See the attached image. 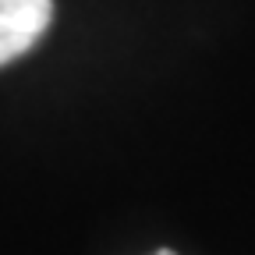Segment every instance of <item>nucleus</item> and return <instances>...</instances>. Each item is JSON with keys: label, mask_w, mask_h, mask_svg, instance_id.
<instances>
[{"label": "nucleus", "mask_w": 255, "mask_h": 255, "mask_svg": "<svg viewBox=\"0 0 255 255\" xmlns=\"http://www.w3.org/2000/svg\"><path fill=\"white\" fill-rule=\"evenodd\" d=\"M53 18V0H0V68L28 53Z\"/></svg>", "instance_id": "1"}, {"label": "nucleus", "mask_w": 255, "mask_h": 255, "mask_svg": "<svg viewBox=\"0 0 255 255\" xmlns=\"http://www.w3.org/2000/svg\"><path fill=\"white\" fill-rule=\"evenodd\" d=\"M156 255H174V252H167V248H163V252H156Z\"/></svg>", "instance_id": "2"}]
</instances>
